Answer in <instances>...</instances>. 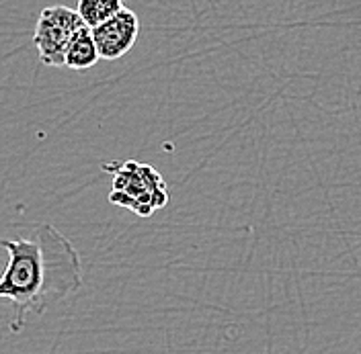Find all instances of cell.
Here are the masks:
<instances>
[{"mask_svg":"<svg viewBox=\"0 0 361 354\" xmlns=\"http://www.w3.org/2000/svg\"><path fill=\"white\" fill-rule=\"evenodd\" d=\"M8 263L0 274V299L15 308L11 330L17 334L27 315L45 311L82 287V258L54 225L39 223L17 240H0Z\"/></svg>","mask_w":361,"mask_h":354,"instance_id":"obj_1","label":"cell"},{"mask_svg":"<svg viewBox=\"0 0 361 354\" xmlns=\"http://www.w3.org/2000/svg\"><path fill=\"white\" fill-rule=\"evenodd\" d=\"M113 175V189L109 201L123 209H130L140 217H150L169 203V187L157 168L128 160L123 164L105 166Z\"/></svg>","mask_w":361,"mask_h":354,"instance_id":"obj_2","label":"cell"},{"mask_svg":"<svg viewBox=\"0 0 361 354\" xmlns=\"http://www.w3.org/2000/svg\"><path fill=\"white\" fill-rule=\"evenodd\" d=\"M82 27L85 21L76 8H68L64 4L44 8L33 31V45L37 47L42 64L51 68L66 66L68 45Z\"/></svg>","mask_w":361,"mask_h":354,"instance_id":"obj_3","label":"cell"},{"mask_svg":"<svg viewBox=\"0 0 361 354\" xmlns=\"http://www.w3.org/2000/svg\"><path fill=\"white\" fill-rule=\"evenodd\" d=\"M140 33L137 15L130 8H121L113 19L92 29V37L101 60H119L135 45Z\"/></svg>","mask_w":361,"mask_h":354,"instance_id":"obj_4","label":"cell"},{"mask_svg":"<svg viewBox=\"0 0 361 354\" xmlns=\"http://www.w3.org/2000/svg\"><path fill=\"white\" fill-rule=\"evenodd\" d=\"M101 60L99 49L92 37V29L82 27L76 31V35L72 37V42L68 45L66 51V68L70 70H89Z\"/></svg>","mask_w":361,"mask_h":354,"instance_id":"obj_5","label":"cell"},{"mask_svg":"<svg viewBox=\"0 0 361 354\" xmlns=\"http://www.w3.org/2000/svg\"><path fill=\"white\" fill-rule=\"evenodd\" d=\"M121 8H123L121 0H78V6H76L78 15L90 29L113 19Z\"/></svg>","mask_w":361,"mask_h":354,"instance_id":"obj_6","label":"cell"}]
</instances>
